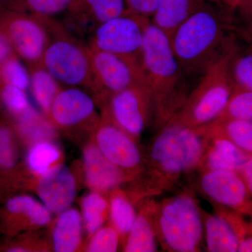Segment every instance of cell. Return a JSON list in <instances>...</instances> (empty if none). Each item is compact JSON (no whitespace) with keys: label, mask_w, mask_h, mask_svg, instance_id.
Wrapping results in <instances>:
<instances>
[{"label":"cell","mask_w":252,"mask_h":252,"mask_svg":"<svg viewBox=\"0 0 252 252\" xmlns=\"http://www.w3.org/2000/svg\"><path fill=\"white\" fill-rule=\"evenodd\" d=\"M230 14L207 2L169 37L176 59L189 79L201 77L212 64L236 48Z\"/></svg>","instance_id":"6da1fadb"},{"label":"cell","mask_w":252,"mask_h":252,"mask_svg":"<svg viewBox=\"0 0 252 252\" xmlns=\"http://www.w3.org/2000/svg\"><path fill=\"white\" fill-rule=\"evenodd\" d=\"M141 67L153 99L156 122L162 127L180 112L190 91L170 39L152 22L144 36Z\"/></svg>","instance_id":"7a4b0ae2"},{"label":"cell","mask_w":252,"mask_h":252,"mask_svg":"<svg viewBox=\"0 0 252 252\" xmlns=\"http://www.w3.org/2000/svg\"><path fill=\"white\" fill-rule=\"evenodd\" d=\"M208 141L198 129L172 122L162 126L144 157L149 192L168 189L182 175L198 169Z\"/></svg>","instance_id":"3957f363"},{"label":"cell","mask_w":252,"mask_h":252,"mask_svg":"<svg viewBox=\"0 0 252 252\" xmlns=\"http://www.w3.org/2000/svg\"><path fill=\"white\" fill-rule=\"evenodd\" d=\"M46 24L49 41L43 55L41 66L60 84L85 90L95 99L97 89L87 44L53 18H47Z\"/></svg>","instance_id":"277c9868"},{"label":"cell","mask_w":252,"mask_h":252,"mask_svg":"<svg viewBox=\"0 0 252 252\" xmlns=\"http://www.w3.org/2000/svg\"><path fill=\"white\" fill-rule=\"evenodd\" d=\"M236 51L235 48L207 68L182 108L169 122L198 129L216 120L234 89L230 67Z\"/></svg>","instance_id":"5b68a950"},{"label":"cell","mask_w":252,"mask_h":252,"mask_svg":"<svg viewBox=\"0 0 252 252\" xmlns=\"http://www.w3.org/2000/svg\"><path fill=\"white\" fill-rule=\"evenodd\" d=\"M158 241L169 252H198L204 234L203 215L195 198L182 193L157 203Z\"/></svg>","instance_id":"8992f818"},{"label":"cell","mask_w":252,"mask_h":252,"mask_svg":"<svg viewBox=\"0 0 252 252\" xmlns=\"http://www.w3.org/2000/svg\"><path fill=\"white\" fill-rule=\"evenodd\" d=\"M151 19L127 9L120 16L101 23L87 45L141 61L146 31Z\"/></svg>","instance_id":"52a82bcc"},{"label":"cell","mask_w":252,"mask_h":252,"mask_svg":"<svg viewBox=\"0 0 252 252\" xmlns=\"http://www.w3.org/2000/svg\"><path fill=\"white\" fill-rule=\"evenodd\" d=\"M46 18L9 9L0 11V30L28 69L41 66L49 41Z\"/></svg>","instance_id":"ba28073f"},{"label":"cell","mask_w":252,"mask_h":252,"mask_svg":"<svg viewBox=\"0 0 252 252\" xmlns=\"http://www.w3.org/2000/svg\"><path fill=\"white\" fill-rule=\"evenodd\" d=\"M88 47L97 89L96 102L102 104L111 94L145 83L141 61Z\"/></svg>","instance_id":"9c48e42d"},{"label":"cell","mask_w":252,"mask_h":252,"mask_svg":"<svg viewBox=\"0 0 252 252\" xmlns=\"http://www.w3.org/2000/svg\"><path fill=\"white\" fill-rule=\"evenodd\" d=\"M101 105L102 112L137 140L154 117L153 99L145 83L111 94Z\"/></svg>","instance_id":"30bf717a"},{"label":"cell","mask_w":252,"mask_h":252,"mask_svg":"<svg viewBox=\"0 0 252 252\" xmlns=\"http://www.w3.org/2000/svg\"><path fill=\"white\" fill-rule=\"evenodd\" d=\"M94 133V144L109 161L125 174L127 180L135 178L143 171L145 160L137 140L103 112Z\"/></svg>","instance_id":"8fae6325"},{"label":"cell","mask_w":252,"mask_h":252,"mask_svg":"<svg viewBox=\"0 0 252 252\" xmlns=\"http://www.w3.org/2000/svg\"><path fill=\"white\" fill-rule=\"evenodd\" d=\"M95 99L79 88H63L56 96L47 119L56 128L70 130L81 127L94 129L101 117Z\"/></svg>","instance_id":"7c38bea8"},{"label":"cell","mask_w":252,"mask_h":252,"mask_svg":"<svg viewBox=\"0 0 252 252\" xmlns=\"http://www.w3.org/2000/svg\"><path fill=\"white\" fill-rule=\"evenodd\" d=\"M51 212L41 202L26 194H13L0 206V234L3 238L49 224Z\"/></svg>","instance_id":"4fadbf2b"},{"label":"cell","mask_w":252,"mask_h":252,"mask_svg":"<svg viewBox=\"0 0 252 252\" xmlns=\"http://www.w3.org/2000/svg\"><path fill=\"white\" fill-rule=\"evenodd\" d=\"M125 0H75L65 13L64 28L73 36L90 38L101 23L120 16Z\"/></svg>","instance_id":"5bb4252c"},{"label":"cell","mask_w":252,"mask_h":252,"mask_svg":"<svg viewBox=\"0 0 252 252\" xmlns=\"http://www.w3.org/2000/svg\"><path fill=\"white\" fill-rule=\"evenodd\" d=\"M199 188L207 198L216 205L241 211L248 209L250 195L239 172H202Z\"/></svg>","instance_id":"9a60e30c"},{"label":"cell","mask_w":252,"mask_h":252,"mask_svg":"<svg viewBox=\"0 0 252 252\" xmlns=\"http://www.w3.org/2000/svg\"><path fill=\"white\" fill-rule=\"evenodd\" d=\"M20 144L12 123L3 114L0 116V199L12 195L25 182Z\"/></svg>","instance_id":"2e32d148"},{"label":"cell","mask_w":252,"mask_h":252,"mask_svg":"<svg viewBox=\"0 0 252 252\" xmlns=\"http://www.w3.org/2000/svg\"><path fill=\"white\" fill-rule=\"evenodd\" d=\"M36 192L50 211L60 214L69 208L75 199V177L69 167L60 162L39 176Z\"/></svg>","instance_id":"e0dca14e"},{"label":"cell","mask_w":252,"mask_h":252,"mask_svg":"<svg viewBox=\"0 0 252 252\" xmlns=\"http://www.w3.org/2000/svg\"><path fill=\"white\" fill-rule=\"evenodd\" d=\"M85 182L94 191L104 193L119 188L127 177L109 161L94 143L86 146L82 155Z\"/></svg>","instance_id":"ac0fdd59"},{"label":"cell","mask_w":252,"mask_h":252,"mask_svg":"<svg viewBox=\"0 0 252 252\" xmlns=\"http://www.w3.org/2000/svg\"><path fill=\"white\" fill-rule=\"evenodd\" d=\"M208 137V143L198 168L202 172H240L244 165L252 157L225 137L221 136Z\"/></svg>","instance_id":"d6986e66"},{"label":"cell","mask_w":252,"mask_h":252,"mask_svg":"<svg viewBox=\"0 0 252 252\" xmlns=\"http://www.w3.org/2000/svg\"><path fill=\"white\" fill-rule=\"evenodd\" d=\"M157 203L147 200L137 212L135 222L125 242L124 252L158 251V238L155 225Z\"/></svg>","instance_id":"ffe728a7"},{"label":"cell","mask_w":252,"mask_h":252,"mask_svg":"<svg viewBox=\"0 0 252 252\" xmlns=\"http://www.w3.org/2000/svg\"><path fill=\"white\" fill-rule=\"evenodd\" d=\"M208 0H160L151 22L168 37Z\"/></svg>","instance_id":"44dd1931"},{"label":"cell","mask_w":252,"mask_h":252,"mask_svg":"<svg viewBox=\"0 0 252 252\" xmlns=\"http://www.w3.org/2000/svg\"><path fill=\"white\" fill-rule=\"evenodd\" d=\"M202 215L207 251L238 252L240 240L230 222L219 213L217 215L207 213Z\"/></svg>","instance_id":"7402d4cb"},{"label":"cell","mask_w":252,"mask_h":252,"mask_svg":"<svg viewBox=\"0 0 252 252\" xmlns=\"http://www.w3.org/2000/svg\"><path fill=\"white\" fill-rule=\"evenodd\" d=\"M83 220L76 209L69 208L60 213L53 232V246L56 252H73L80 247Z\"/></svg>","instance_id":"603a6c76"},{"label":"cell","mask_w":252,"mask_h":252,"mask_svg":"<svg viewBox=\"0 0 252 252\" xmlns=\"http://www.w3.org/2000/svg\"><path fill=\"white\" fill-rule=\"evenodd\" d=\"M198 129L207 137H225L245 153L252 156V121L229 119L224 122L211 123Z\"/></svg>","instance_id":"cb8c5ba5"},{"label":"cell","mask_w":252,"mask_h":252,"mask_svg":"<svg viewBox=\"0 0 252 252\" xmlns=\"http://www.w3.org/2000/svg\"><path fill=\"white\" fill-rule=\"evenodd\" d=\"M28 69L31 75L29 90L34 102L47 119L55 99L63 87L42 66Z\"/></svg>","instance_id":"d4e9b609"},{"label":"cell","mask_w":252,"mask_h":252,"mask_svg":"<svg viewBox=\"0 0 252 252\" xmlns=\"http://www.w3.org/2000/svg\"><path fill=\"white\" fill-rule=\"evenodd\" d=\"M61 151L52 140L38 141L28 146L25 156L26 170L34 176H41L60 163Z\"/></svg>","instance_id":"484cf974"},{"label":"cell","mask_w":252,"mask_h":252,"mask_svg":"<svg viewBox=\"0 0 252 252\" xmlns=\"http://www.w3.org/2000/svg\"><path fill=\"white\" fill-rule=\"evenodd\" d=\"M109 216L111 224L117 229L121 240H126L135 222L137 212L128 195L124 190L118 188L111 190Z\"/></svg>","instance_id":"4316f807"},{"label":"cell","mask_w":252,"mask_h":252,"mask_svg":"<svg viewBox=\"0 0 252 252\" xmlns=\"http://www.w3.org/2000/svg\"><path fill=\"white\" fill-rule=\"evenodd\" d=\"M0 107L3 110V115L12 122L36 111L32 105L26 91L16 86L1 83Z\"/></svg>","instance_id":"83f0119b"},{"label":"cell","mask_w":252,"mask_h":252,"mask_svg":"<svg viewBox=\"0 0 252 252\" xmlns=\"http://www.w3.org/2000/svg\"><path fill=\"white\" fill-rule=\"evenodd\" d=\"M108 215L109 201L102 193L92 190L81 200L83 225L90 236L103 226Z\"/></svg>","instance_id":"f1b7e54d"},{"label":"cell","mask_w":252,"mask_h":252,"mask_svg":"<svg viewBox=\"0 0 252 252\" xmlns=\"http://www.w3.org/2000/svg\"><path fill=\"white\" fill-rule=\"evenodd\" d=\"M75 0H13L6 9L37 17L53 18L66 13Z\"/></svg>","instance_id":"f546056e"},{"label":"cell","mask_w":252,"mask_h":252,"mask_svg":"<svg viewBox=\"0 0 252 252\" xmlns=\"http://www.w3.org/2000/svg\"><path fill=\"white\" fill-rule=\"evenodd\" d=\"M229 119L252 121V91L235 85L226 107L213 122Z\"/></svg>","instance_id":"4dcf8cb0"},{"label":"cell","mask_w":252,"mask_h":252,"mask_svg":"<svg viewBox=\"0 0 252 252\" xmlns=\"http://www.w3.org/2000/svg\"><path fill=\"white\" fill-rule=\"evenodd\" d=\"M0 83L9 84L23 90H29L30 71L25 63L14 55L0 65Z\"/></svg>","instance_id":"1f68e13d"},{"label":"cell","mask_w":252,"mask_h":252,"mask_svg":"<svg viewBox=\"0 0 252 252\" xmlns=\"http://www.w3.org/2000/svg\"><path fill=\"white\" fill-rule=\"evenodd\" d=\"M233 55L230 62V74L235 85L252 91V48L246 52Z\"/></svg>","instance_id":"d6a6232c"},{"label":"cell","mask_w":252,"mask_h":252,"mask_svg":"<svg viewBox=\"0 0 252 252\" xmlns=\"http://www.w3.org/2000/svg\"><path fill=\"white\" fill-rule=\"evenodd\" d=\"M120 240L119 233L112 224L102 226L92 235V238L87 248V252H117Z\"/></svg>","instance_id":"836d02e7"},{"label":"cell","mask_w":252,"mask_h":252,"mask_svg":"<svg viewBox=\"0 0 252 252\" xmlns=\"http://www.w3.org/2000/svg\"><path fill=\"white\" fill-rule=\"evenodd\" d=\"M160 0H125L126 9L151 19Z\"/></svg>","instance_id":"e575fe53"},{"label":"cell","mask_w":252,"mask_h":252,"mask_svg":"<svg viewBox=\"0 0 252 252\" xmlns=\"http://www.w3.org/2000/svg\"><path fill=\"white\" fill-rule=\"evenodd\" d=\"M14 55L16 54L12 46L4 33L0 30V65Z\"/></svg>","instance_id":"d590c367"},{"label":"cell","mask_w":252,"mask_h":252,"mask_svg":"<svg viewBox=\"0 0 252 252\" xmlns=\"http://www.w3.org/2000/svg\"><path fill=\"white\" fill-rule=\"evenodd\" d=\"M235 11H238L240 18L244 23L243 26L252 27V0L244 1Z\"/></svg>","instance_id":"8d00e7d4"},{"label":"cell","mask_w":252,"mask_h":252,"mask_svg":"<svg viewBox=\"0 0 252 252\" xmlns=\"http://www.w3.org/2000/svg\"><path fill=\"white\" fill-rule=\"evenodd\" d=\"M248 188L249 194L252 198V157L244 165L240 172Z\"/></svg>","instance_id":"74e56055"},{"label":"cell","mask_w":252,"mask_h":252,"mask_svg":"<svg viewBox=\"0 0 252 252\" xmlns=\"http://www.w3.org/2000/svg\"><path fill=\"white\" fill-rule=\"evenodd\" d=\"M237 30L238 34L243 38L244 40L247 41L252 48V27L251 26H242Z\"/></svg>","instance_id":"f35d334b"},{"label":"cell","mask_w":252,"mask_h":252,"mask_svg":"<svg viewBox=\"0 0 252 252\" xmlns=\"http://www.w3.org/2000/svg\"><path fill=\"white\" fill-rule=\"evenodd\" d=\"M238 252H252V236L243 237L240 239Z\"/></svg>","instance_id":"ab89813d"},{"label":"cell","mask_w":252,"mask_h":252,"mask_svg":"<svg viewBox=\"0 0 252 252\" xmlns=\"http://www.w3.org/2000/svg\"><path fill=\"white\" fill-rule=\"evenodd\" d=\"M220 1L224 6L225 9H226L230 14H232L238 9V6L246 0H220Z\"/></svg>","instance_id":"60d3db41"},{"label":"cell","mask_w":252,"mask_h":252,"mask_svg":"<svg viewBox=\"0 0 252 252\" xmlns=\"http://www.w3.org/2000/svg\"><path fill=\"white\" fill-rule=\"evenodd\" d=\"M13 0H0V11L6 9Z\"/></svg>","instance_id":"b9f144b4"}]
</instances>
